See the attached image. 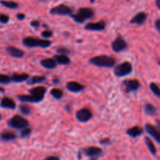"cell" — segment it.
<instances>
[{
  "instance_id": "18",
  "label": "cell",
  "mask_w": 160,
  "mask_h": 160,
  "mask_svg": "<svg viewBox=\"0 0 160 160\" xmlns=\"http://www.w3.org/2000/svg\"><path fill=\"white\" fill-rule=\"evenodd\" d=\"M0 138L3 142H10L17 138V134L12 131L5 130L0 134Z\"/></svg>"
},
{
  "instance_id": "43",
  "label": "cell",
  "mask_w": 160,
  "mask_h": 160,
  "mask_svg": "<svg viewBox=\"0 0 160 160\" xmlns=\"http://www.w3.org/2000/svg\"><path fill=\"white\" fill-rule=\"evenodd\" d=\"M0 120H1V115H0Z\"/></svg>"
},
{
  "instance_id": "39",
  "label": "cell",
  "mask_w": 160,
  "mask_h": 160,
  "mask_svg": "<svg viewBox=\"0 0 160 160\" xmlns=\"http://www.w3.org/2000/svg\"><path fill=\"white\" fill-rule=\"evenodd\" d=\"M16 17H17V18L19 20H23L25 19V14L19 12V13H17V15H16Z\"/></svg>"
},
{
  "instance_id": "16",
  "label": "cell",
  "mask_w": 160,
  "mask_h": 160,
  "mask_svg": "<svg viewBox=\"0 0 160 160\" xmlns=\"http://www.w3.org/2000/svg\"><path fill=\"white\" fill-rule=\"evenodd\" d=\"M6 52L9 56L14 58H22L24 56V52L20 48H17L14 46H9L6 48Z\"/></svg>"
},
{
  "instance_id": "6",
  "label": "cell",
  "mask_w": 160,
  "mask_h": 160,
  "mask_svg": "<svg viewBox=\"0 0 160 160\" xmlns=\"http://www.w3.org/2000/svg\"><path fill=\"white\" fill-rule=\"evenodd\" d=\"M73 12V9L70 7V6H67V5L61 4L57 6L52 8L50 9V13L52 15H60V16H67V15H71Z\"/></svg>"
},
{
  "instance_id": "14",
  "label": "cell",
  "mask_w": 160,
  "mask_h": 160,
  "mask_svg": "<svg viewBox=\"0 0 160 160\" xmlns=\"http://www.w3.org/2000/svg\"><path fill=\"white\" fill-rule=\"evenodd\" d=\"M78 14L80 17H81L82 20H88V19L92 18L94 17V12L93 9H91V8H81V9H78Z\"/></svg>"
},
{
  "instance_id": "25",
  "label": "cell",
  "mask_w": 160,
  "mask_h": 160,
  "mask_svg": "<svg viewBox=\"0 0 160 160\" xmlns=\"http://www.w3.org/2000/svg\"><path fill=\"white\" fill-rule=\"evenodd\" d=\"M45 80H46V78L45 76H33L28 78L27 81V84L28 85H34L36 84L44 82Z\"/></svg>"
},
{
  "instance_id": "2",
  "label": "cell",
  "mask_w": 160,
  "mask_h": 160,
  "mask_svg": "<svg viewBox=\"0 0 160 160\" xmlns=\"http://www.w3.org/2000/svg\"><path fill=\"white\" fill-rule=\"evenodd\" d=\"M22 43L24 46L28 48H34V47H41V48H48L51 46L52 42L48 39H41L38 38L28 36L22 40Z\"/></svg>"
},
{
  "instance_id": "21",
  "label": "cell",
  "mask_w": 160,
  "mask_h": 160,
  "mask_svg": "<svg viewBox=\"0 0 160 160\" xmlns=\"http://www.w3.org/2000/svg\"><path fill=\"white\" fill-rule=\"evenodd\" d=\"M30 78V75L28 73H14L11 76V81L15 83H21L23 81H28V78Z\"/></svg>"
},
{
  "instance_id": "9",
  "label": "cell",
  "mask_w": 160,
  "mask_h": 160,
  "mask_svg": "<svg viewBox=\"0 0 160 160\" xmlns=\"http://www.w3.org/2000/svg\"><path fill=\"white\" fill-rule=\"evenodd\" d=\"M17 98L20 102L30 103L40 102H42L44 99L43 97L35 96V95H17Z\"/></svg>"
},
{
  "instance_id": "11",
  "label": "cell",
  "mask_w": 160,
  "mask_h": 160,
  "mask_svg": "<svg viewBox=\"0 0 160 160\" xmlns=\"http://www.w3.org/2000/svg\"><path fill=\"white\" fill-rule=\"evenodd\" d=\"M106 28V23L103 21L92 22L85 25L84 29L92 31H102Z\"/></svg>"
},
{
  "instance_id": "15",
  "label": "cell",
  "mask_w": 160,
  "mask_h": 160,
  "mask_svg": "<svg viewBox=\"0 0 160 160\" xmlns=\"http://www.w3.org/2000/svg\"><path fill=\"white\" fill-rule=\"evenodd\" d=\"M67 89L70 92H81L84 89V86L77 81H69L67 83Z\"/></svg>"
},
{
  "instance_id": "41",
  "label": "cell",
  "mask_w": 160,
  "mask_h": 160,
  "mask_svg": "<svg viewBox=\"0 0 160 160\" xmlns=\"http://www.w3.org/2000/svg\"><path fill=\"white\" fill-rule=\"evenodd\" d=\"M65 109H66V110L69 112V113H70L72 110V107H71V106H70V105H66Z\"/></svg>"
},
{
  "instance_id": "7",
  "label": "cell",
  "mask_w": 160,
  "mask_h": 160,
  "mask_svg": "<svg viewBox=\"0 0 160 160\" xmlns=\"http://www.w3.org/2000/svg\"><path fill=\"white\" fill-rule=\"evenodd\" d=\"M112 50H113L115 52H123L124 50H126L128 48V43H127L126 41L124 40L123 37L121 36H118V37L116 38L115 40L112 42Z\"/></svg>"
},
{
  "instance_id": "24",
  "label": "cell",
  "mask_w": 160,
  "mask_h": 160,
  "mask_svg": "<svg viewBox=\"0 0 160 160\" xmlns=\"http://www.w3.org/2000/svg\"><path fill=\"white\" fill-rule=\"evenodd\" d=\"M144 111H145V114L150 117H153L157 114V108L155 106H153L151 103H145L144 105Z\"/></svg>"
},
{
  "instance_id": "23",
  "label": "cell",
  "mask_w": 160,
  "mask_h": 160,
  "mask_svg": "<svg viewBox=\"0 0 160 160\" xmlns=\"http://www.w3.org/2000/svg\"><path fill=\"white\" fill-rule=\"evenodd\" d=\"M53 59L56 61V64H60V65H68L70 63V59L68 56L66 55H59L57 54L53 56Z\"/></svg>"
},
{
  "instance_id": "19",
  "label": "cell",
  "mask_w": 160,
  "mask_h": 160,
  "mask_svg": "<svg viewBox=\"0 0 160 160\" xmlns=\"http://www.w3.org/2000/svg\"><path fill=\"white\" fill-rule=\"evenodd\" d=\"M47 92L46 88L44 87V86H38V87H34L33 88L30 89L29 93L30 95H35V96H39V97H45V93Z\"/></svg>"
},
{
  "instance_id": "10",
  "label": "cell",
  "mask_w": 160,
  "mask_h": 160,
  "mask_svg": "<svg viewBox=\"0 0 160 160\" xmlns=\"http://www.w3.org/2000/svg\"><path fill=\"white\" fill-rule=\"evenodd\" d=\"M145 129L146 131V132L149 134L150 136L154 138V140H156V142L158 144L160 143V134L159 131L157 128H156L153 125L150 124V123H146L145 125Z\"/></svg>"
},
{
  "instance_id": "28",
  "label": "cell",
  "mask_w": 160,
  "mask_h": 160,
  "mask_svg": "<svg viewBox=\"0 0 160 160\" xmlns=\"http://www.w3.org/2000/svg\"><path fill=\"white\" fill-rule=\"evenodd\" d=\"M19 110L24 116H29L31 113V107L29 105L25 104V103L20 105V106H19Z\"/></svg>"
},
{
  "instance_id": "8",
  "label": "cell",
  "mask_w": 160,
  "mask_h": 160,
  "mask_svg": "<svg viewBox=\"0 0 160 160\" xmlns=\"http://www.w3.org/2000/svg\"><path fill=\"white\" fill-rule=\"evenodd\" d=\"M76 118L81 123H87L92 118V112L88 109H81L76 112Z\"/></svg>"
},
{
  "instance_id": "20",
  "label": "cell",
  "mask_w": 160,
  "mask_h": 160,
  "mask_svg": "<svg viewBox=\"0 0 160 160\" xmlns=\"http://www.w3.org/2000/svg\"><path fill=\"white\" fill-rule=\"evenodd\" d=\"M41 65L47 70H52L56 67V62L53 58H47L41 61Z\"/></svg>"
},
{
  "instance_id": "27",
  "label": "cell",
  "mask_w": 160,
  "mask_h": 160,
  "mask_svg": "<svg viewBox=\"0 0 160 160\" xmlns=\"http://www.w3.org/2000/svg\"><path fill=\"white\" fill-rule=\"evenodd\" d=\"M145 144H146L148 148L149 149L150 152H151L152 155H154V156L155 155H156V152H156V146H155L154 143L152 142V141L148 137H145Z\"/></svg>"
},
{
  "instance_id": "3",
  "label": "cell",
  "mask_w": 160,
  "mask_h": 160,
  "mask_svg": "<svg viewBox=\"0 0 160 160\" xmlns=\"http://www.w3.org/2000/svg\"><path fill=\"white\" fill-rule=\"evenodd\" d=\"M7 124L9 128L13 129L21 130L29 126V122L27 119L23 118L20 115H15L7 121Z\"/></svg>"
},
{
  "instance_id": "31",
  "label": "cell",
  "mask_w": 160,
  "mask_h": 160,
  "mask_svg": "<svg viewBox=\"0 0 160 160\" xmlns=\"http://www.w3.org/2000/svg\"><path fill=\"white\" fill-rule=\"evenodd\" d=\"M31 132H32V129L31 128H25L23 129H21L20 133V137L21 138H26L29 137L31 135Z\"/></svg>"
},
{
  "instance_id": "29",
  "label": "cell",
  "mask_w": 160,
  "mask_h": 160,
  "mask_svg": "<svg viewBox=\"0 0 160 160\" xmlns=\"http://www.w3.org/2000/svg\"><path fill=\"white\" fill-rule=\"evenodd\" d=\"M50 95L54 98L57 100H60L63 97V92L62 90L58 88H52L50 91Z\"/></svg>"
},
{
  "instance_id": "38",
  "label": "cell",
  "mask_w": 160,
  "mask_h": 160,
  "mask_svg": "<svg viewBox=\"0 0 160 160\" xmlns=\"http://www.w3.org/2000/svg\"><path fill=\"white\" fill-rule=\"evenodd\" d=\"M155 28H156V31H157L158 32H159L160 31V19H157V20H156V22H155Z\"/></svg>"
},
{
  "instance_id": "35",
  "label": "cell",
  "mask_w": 160,
  "mask_h": 160,
  "mask_svg": "<svg viewBox=\"0 0 160 160\" xmlns=\"http://www.w3.org/2000/svg\"><path fill=\"white\" fill-rule=\"evenodd\" d=\"M56 52L59 55H66V56H67L70 52V51L66 48H59L56 49Z\"/></svg>"
},
{
  "instance_id": "13",
  "label": "cell",
  "mask_w": 160,
  "mask_h": 160,
  "mask_svg": "<svg viewBox=\"0 0 160 160\" xmlns=\"http://www.w3.org/2000/svg\"><path fill=\"white\" fill-rule=\"evenodd\" d=\"M147 17H148V15H147L146 12H139L134 17H133V18L131 19L130 23H133V24L142 25L145 23V21L147 20Z\"/></svg>"
},
{
  "instance_id": "30",
  "label": "cell",
  "mask_w": 160,
  "mask_h": 160,
  "mask_svg": "<svg viewBox=\"0 0 160 160\" xmlns=\"http://www.w3.org/2000/svg\"><path fill=\"white\" fill-rule=\"evenodd\" d=\"M149 88H150V90L152 91L153 94L156 95V97L158 98H160V90H159V87L156 83L155 82H152L150 83L149 84Z\"/></svg>"
},
{
  "instance_id": "26",
  "label": "cell",
  "mask_w": 160,
  "mask_h": 160,
  "mask_svg": "<svg viewBox=\"0 0 160 160\" xmlns=\"http://www.w3.org/2000/svg\"><path fill=\"white\" fill-rule=\"evenodd\" d=\"M0 4H1L2 6H5V7L8 8V9H17L19 6L18 3L16 2L6 1V0H1V1H0Z\"/></svg>"
},
{
  "instance_id": "12",
  "label": "cell",
  "mask_w": 160,
  "mask_h": 160,
  "mask_svg": "<svg viewBox=\"0 0 160 160\" xmlns=\"http://www.w3.org/2000/svg\"><path fill=\"white\" fill-rule=\"evenodd\" d=\"M84 153L86 156H88V157L95 158L96 159V157L102 154V148H98V147L92 146L84 148Z\"/></svg>"
},
{
  "instance_id": "40",
  "label": "cell",
  "mask_w": 160,
  "mask_h": 160,
  "mask_svg": "<svg viewBox=\"0 0 160 160\" xmlns=\"http://www.w3.org/2000/svg\"><path fill=\"white\" fill-rule=\"evenodd\" d=\"M44 160H60L58 156H48V157L45 158Z\"/></svg>"
},
{
  "instance_id": "1",
  "label": "cell",
  "mask_w": 160,
  "mask_h": 160,
  "mask_svg": "<svg viewBox=\"0 0 160 160\" xmlns=\"http://www.w3.org/2000/svg\"><path fill=\"white\" fill-rule=\"evenodd\" d=\"M91 64L98 67H106L111 68L113 67L116 64V59L113 57L106 55H100V56H94L89 60Z\"/></svg>"
},
{
  "instance_id": "32",
  "label": "cell",
  "mask_w": 160,
  "mask_h": 160,
  "mask_svg": "<svg viewBox=\"0 0 160 160\" xmlns=\"http://www.w3.org/2000/svg\"><path fill=\"white\" fill-rule=\"evenodd\" d=\"M10 82H12L10 76L6 74H3V73H0V84H8Z\"/></svg>"
},
{
  "instance_id": "36",
  "label": "cell",
  "mask_w": 160,
  "mask_h": 160,
  "mask_svg": "<svg viewBox=\"0 0 160 160\" xmlns=\"http://www.w3.org/2000/svg\"><path fill=\"white\" fill-rule=\"evenodd\" d=\"M30 24H31V26L34 28H38L39 27H40V23H39L38 20H32Z\"/></svg>"
},
{
  "instance_id": "17",
  "label": "cell",
  "mask_w": 160,
  "mask_h": 160,
  "mask_svg": "<svg viewBox=\"0 0 160 160\" xmlns=\"http://www.w3.org/2000/svg\"><path fill=\"white\" fill-rule=\"evenodd\" d=\"M0 106L3 109H14L16 108V102L9 97H4L2 98L1 102H0Z\"/></svg>"
},
{
  "instance_id": "4",
  "label": "cell",
  "mask_w": 160,
  "mask_h": 160,
  "mask_svg": "<svg viewBox=\"0 0 160 160\" xmlns=\"http://www.w3.org/2000/svg\"><path fill=\"white\" fill-rule=\"evenodd\" d=\"M132 71V64L128 61H125V62L117 65V67H115L113 70L114 74L117 78H123V77L128 76V75L131 74Z\"/></svg>"
},
{
  "instance_id": "22",
  "label": "cell",
  "mask_w": 160,
  "mask_h": 160,
  "mask_svg": "<svg viewBox=\"0 0 160 160\" xmlns=\"http://www.w3.org/2000/svg\"><path fill=\"white\" fill-rule=\"evenodd\" d=\"M127 134L131 138H138L143 134V129L138 126H134L127 131Z\"/></svg>"
},
{
  "instance_id": "5",
  "label": "cell",
  "mask_w": 160,
  "mask_h": 160,
  "mask_svg": "<svg viewBox=\"0 0 160 160\" xmlns=\"http://www.w3.org/2000/svg\"><path fill=\"white\" fill-rule=\"evenodd\" d=\"M122 87L123 90L127 93H131L138 90L141 88V84L138 80L131 79V80H125L122 83Z\"/></svg>"
},
{
  "instance_id": "37",
  "label": "cell",
  "mask_w": 160,
  "mask_h": 160,
  "mask_svg": "<svg viewBox=\"0 0 160 160\" xmlns=\"http://www.w3.org/2000/svg\"><path fill=\"white\" fill-rule=\"evenodd\" d=\"M110 139L108 138H103L102 139V140H100L99 143L101 144V145H109V144H110Z\"/></svg>"
},
{
  "instance_id": "34",
  "label": "cell",
  "mask_w": 160,
  "mask_h": 160,
  "mask_svg": "<svg viewBox=\"0 0 160 160\" xmlns=\"http://www.w3.org/2000/svg\"><path fill=\"white\" fill-rule=\"evenodd\" d=\"M9 20V17L5 13L0 14V23H7Z\"/></svg>"
},
{
  "instance_id": "33",
  "label": "cell",
  "mask_w": 160,
  "mask_h": 160,
  "mask_svg": "<svg viewBox=\"0 0 160 160\" xmlns=\"http://www.w3.org/2000/svg\"><path fill=\"white\" fill-rule=\"evenodd\" d=\"M41 35H42V37L44 38L48 39V38H49L52 37L53 33H52V31H49V30H45V31H42V34H41Z\"/></svg>"
},
{
  "instance_id": "42",
  "label": "cell",
  "mask_w": 160,
  "mask_h": 160,
  "mask_svg": "<svg viewBox=\"0 0 160 160\" xmlns=\"http://www.w3.org/2000/svg\"><path fill=\"white\" fill-rule=\"evenodd\" d=\"M156 5L158 9H160V0H156Z\"/></svg>"
}]
</instances>
